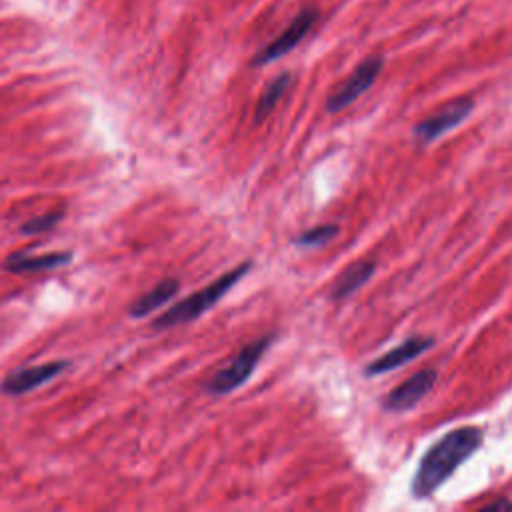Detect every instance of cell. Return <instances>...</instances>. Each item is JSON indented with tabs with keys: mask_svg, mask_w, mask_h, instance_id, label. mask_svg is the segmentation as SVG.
Segmentation results:
<instances>
[{
	"mask_svg": "<svg viewBox=\"0 0 512 512\" xmlns=\"http://www.w3.org/2000/svg\"><path fill=\"white\" fill-rule=\"evenodd\" d=\"M482 440L484 432L478 426H460L440 436L418 462L410 484L412 496L416 500L430 498L468 458L478 452Z\"/></svg>",
	"mask_w": 512,
	"mask_h": 512,
	"instance_id": "6da1fadb",
	"label": "cell"
},
{
	"mask_svg": "<svg viewBox=\"0 0 512 512\" xmlns=\"http://www.w3.org/2000/svg\"><path fill=\"white\" fill-rule=\"evenodd\" d=\"M252 266H254L252 260H244L238 266H234L232 270H228L222 276H218L214 282H210L202 290L192 292L190 296H186L180 302L172 304L168 310H164L152 322L154 330H164V328H172V326L196 320L198 316L208 312L222 296H226L252 270Z\"/></svg>",
	"mask_w": 512,
	"mask_h": 512,
	"instance_id": "7a4b0ae2",
	"label": "cell"
},
{
	"mask_svg": "<svg viewBox=\"0 0 512 512\" xmlns=\"http://www.w3.org/2000/svg\"><path fill=\"white\" fill-rule=\"evenodd\" d=\"M274 342V334H264L246 346L218 372H214L206 382V392L212 396H224L236 388H240L258 366L260 358L268 350V346Z\"/></svg>",
	"mask_w": 512,
	"mask_h": 512,
	"instance_id": "3957f363",
	"label": "cell"
},
{
	"mask_svg": "<svg viewBox=\"0 0 512 512\" xmlns=\"http://www.w3.org/2000/svg\"><path fill=\"white\" fill-rule=\"evenodd\" d=\"M382 68H384V58L380 54L364 58L352 70V74L330 92V96L326 98V110L330 114H336L346 106H350L352 102H356L376 82Z\"/></svg>",
	"mask_w": 512,
	"mask_h": 512,
	"instance_id": "277c9868",
	"label": "cell"
},
{
	"mask_svg": "<svg viewBox=\"0 0 512 512\" xmlns=\"http://www.w3.org/2000/svg\"><path fill=\"white\" fill-rule=\"evenodd\" d=\"M472 110H474V100L472 98H468V96L456 98V100L444 104L434 114L420 120L418 124H414L412 136L422 146L432 144L434 140H438L440 136H444L446 132H450L458 124H462L472 114Z\"/></svg>",
	"mask_w": 512,
	"mask_h": 512,
	"instance_id": "5b68a950",
	"label": "cell"
},
{
	"mask_svg": "<svg viewBox=\"0 0 512 512\" xmlns=\"http://www.w3.org/2000/svg\"><path fill=\"white\" fill-rule=\"evenodd\" d=\"M318 20V10L316 8H304L300 10L292 22L270 42L266 44L254 58H252V66H264L270 64L278 58H282L284 54H288L292 48H296L304 36L312 30V26Z\"/></svg>",
	"mask_w": 512,
	"mask_h": 512,
	"instance_id": "8992f818",
	"label": "cell"
},
{
	"mask_svg": "<svg viewBox=\"0 0 512 512\" xmlns=\"http://www.w3.org/2000/svg\"><path fill=\"white\" fill-rule=\"evenodd\" d=\"M436 380H438V372L434 368L418 370L416 374L408 376L404 382H400L396 388H392L382 398L384 410H388L392 414H402V412L412 410L434 388Z\"/></svg>",
	"mask_w": 512,
	"mask_h": 512,
	"instance_id": "52a82bcc",
	"label": "cell"
},
{
	"mask_svg": "<svg viewBox=\"0 0 512 512\" xmlns=\"http://www.w3.org/2000/svg\"><path fill=\"white\" fill-rule=\"evenodd\" d=\"M70 366L68 360H50L44 364H36V366H26V368H18L14 372H10L2 384H0V392L6 396H22L28 394L40 386H44L46 382H50L52 378H56L58 374H62L66 368Z\"/></svg>",
	"mask_w": 512,
	"mask_h": 512,
	"instance_id": "ba28073f",
	"label": "cell"
},
{
	"mask_svg": "<svg viewBox=\"0 0 512 512\" xmlns=\"http://www.w3.org/2000/svg\"><path fill=\"white\" fill-rule=\"evenodd\" d=\"M432 346H434V338L432 336L414 334V336L406 338L404 342H400L398 346L386 350L384 354H380L372 362H368L364 366V376L372 378V376H382L386 372H392V370L412 362L414 358H418L420 354H424Z\"/></svg>",
	"mask_w": 512,
	"mask_h": 512,
	"instance_id": "9c48e42d",
	"label": "cell"
},
{
	"mask_svg": "<svg viewBox=\"0 0 512 512\" xmlns=\"http://www.w3.org/2000/svg\"><path fill=\"white\" fill-rule=\"evenodd\" d=\"M72 260L70 250H58V252H44V254H24V252H14L10 254L2 268L12 274H32V272H44L52 268L66 266Z\"/></svg>",
	"mask_w": 512,
	"mask_h": 512,
	"instance_id": "30bf717a",
	"label": "cell"
},
{
	"mask_svg": "<svg viewBox=\"0 0 512 512\" xmlns=\"http://www.w3.org/2000/svg\"><path fill=\"white\" fill-rule=\"evenodd\" d=\"M374 272H376V260L374 258H362V260L352 262L336 278V282H334V286L330 290V298L334 302L346 300L348 296L358 292L374 276Z\"/></svg>",
	"mask_w": 512,
	"mask_h": 512,
	"instance_id": "8fae6325",
	"label": "cell"
},
{
	"mask_svg": "<svg viewBox=\"0 0 512 512\" xmlns=\"http://www.w3.org/2000/svg\"><path fill=\"white\" fill-rule=\"evenodd\" d=\"M180 290V280L178 278H164L158 284H154L148 292H144L140 298H136L130 308L128 314L130 318H146L148 314H152L154 310L162 308L164 304H168Z\"/></svg>",
	"mask_w": 512,
	"mask_h": 512,
	"instance_id": "7c38bea8",
	"label": "cell"
},
{
	"mask_svg": "<svg viewBox=\"0 0 512 512\" xmlns=\"http://www.w3.org/2000/svg\"><path fill=\"white\" fill-rule=\"evenodd\" d=\"M290 82H292L290 72H282V74H278V76L264 88L262 96L258 98L256 110H254V124L264 122V120L272 114V110L276 108V104L280 102V98L286 94Z\"/></svg>",
	"mask_w": 512,
	"mask_h": 512,
	"instance_id": "4fadbf2b",
	"label": "cell"
},
{
	"mask_svg": "<svg viewBox=\"0 0 512 512\" xmlns=\"http://www.w3.org/2000/svg\"><path fill=\"white\" fill-rule=\"evenodd\" d=\"M338 232H340L338 224H332V222L318 224V226H312V228L300 232L294 238V244L302 246V248H318V246H324L330 240H334V236H338Z\"/></svg>",
	"mask_w": 512,
	"mask_h": 512,
	"instance_id": "5bb4252c",
	"label": "cell"
},
{
	"mask_svg": "<svg viewBox=\"0 0 512 512\" xmlns=\"http://www.w3.org/2000/svg\"><path fill=\"white\" fill-rule=\"evenodd\" d=\"M62 216H64L62 210H58V212L52 210V212H44V214H40V216L28 218L26 222H22L20 232H22V234H28V236L48 232V230H52V228L58 226V222L62 220Z\"/></svg>",
	"mask_w": 512,
	"mask_h": 512,
	"instance_id": "9a60e30c",
	"label": "cell"
},
{
	"mask_svg": "<svg viewBox=\"0 0 512 512\" xmlns=\"http://www.w3.org/2000/svg\"><path fill=\"white\" fill-rule=\"evenodd\" d=\"M488 510H500V508H512V502L508 500V498H502V500H498V502H492V504H488L486 506Z\"/></svg>",
	"mask_w": 512,
	"mask_h": 512,
	"instance_id": "2e32d148",
	"label": "cell"
}]
</instances>
